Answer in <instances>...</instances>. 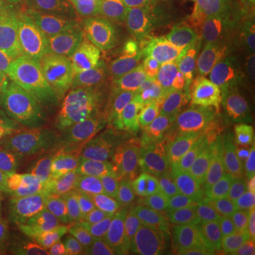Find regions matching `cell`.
<instances>
[{
  "mask_svg": "<svg viewBox=\"0 0 255 255\" xmlns=\"http://www.w3.org/2000/svg\"><path fill=\"white\" fill-rule=\"evenodd\" d=\"M251 44H253V50H254V55H255V20H254V27H253V34H251V41H250Z\"/></svg>",
  "mask_w": 255,
  "mask_h": 255,
  "instance_id": "obj_26",
  "label": "cell"
},
{
  "mask_svg": "<svg viewBox=\"0 0 255 255\" xmlns=\"http://www.w3.org/2000/svg\"><path fill=\"white\" fill-rule=\"evenodd\" d=\"M33 30L37 82L47 110L80 121L95 107L94 75L48 23Z\"/></svg>",
  "mask_w": 255,
  "mask_h": 255,
  "instance_id": "obj_5",
  "label": "cell"
},
{
  "mask_svg": "<svg viewBox=\"0 0 255 255\" xmlns=\"http://www.w3.org/2000/svg\"><path fill=\"white\" fill-rule=\"evenodd\" d=\"M85 147L114 197H122L143 174L149 143L137 115L92 107L81 119Z\"/></svg>",
  "mask_w": 255,
  "mask_h": 255,
  "instance_id": "obj_4",
  "label": "cell"
},
{
  "mask_svg": "<svg viewBox=\"0 0 255 255\" xmlns=\"http://www.w3.org/2000/svg\"><path fill=\"white\" fill-rule=\"evenodd\" d=\"M0 255H18V254L10 253V251H4V250H0Z\"/></svg>",
  "mask_w": 255,
  "mask_h": 255,
  "instance_id": "obj_27",
  "label": "cell"
},
{
  "mask_svg": "<svg viewBox=\"0 0 255 255\" xmlns=\"http://www.w3.org/2000/svg\"><path fill=\"white\" fill-rule=\"evenodd\" d=\"M255 14L244 0H200L199 28L234 44L251 41Z\"/></svg>",
  "mask_w": 255,
  "mask_h": 255,
  "instance_id": "obj_13",
  "label": "cell"
},
{
  "mask_svg": "<svg viewBox=\"0 0 255 255\" xmlns=\"http://www.w3.org/2000/svg\"><path fill=\"white\" fill-rule=\"evenodd\" d=\"M201 100L172 74L145 111L137 115L149 147L186 136L199 124Z\"/></svg>",
  "mask_w": 255,
  "mask_h": 255,
  "instance_id": "obj_10",
  "label": "cell"
},
{
  "mask_svg": "<svg viewBox=\"0 0 255 255\" xmlns=\"http://www.w3.org/2000/svg\"><path fill=\"white\" fill-rule=\"evenodd\" d=\"M24 23V14L11 0H0V31Z\"/></svg>",
  "mask_w": 255,
  "mask_h": 255,
  "instance_id": "obj_22",
  "label": "cell"
},
{
  "mask_svg": "<svg viewBox=\"0 0 255 255\" xmlns=\"http://www.w3.org/2000/svg\"><path fill=\"white\" fill-rule=\"evenodd\" d=\"M11 227L33 246L53 254H75L88 241L82 210L54 183L24 162L1 190Z\"/></svg>",
  "mask_w": 255,
  "mask_h": 255,
  "instance_id": "obj_2",
  "label": "cell"
},
{
  "mask_svg": "<svg viewBox=\"0 0 255 255\" xmlns=\"http://www.w3.org/2000/svg\"><path fill=\"white\" fill-rule=\"evenodd\" d=\"M228 255H255V209L248 214Z\"/></svg>",
  "mask_w": 255,
  "mask_h": 255,
  "instance_id": "obj_21",
  "label": "cell"
},
{
  "mask_svg": "<svg viewBox=\"0 0 255 255\" xmlns=\"http://www.w3.org/2000/svg\"><path fill=\"white\" fill-rule=\"evenodd\" d=\"M0 250L18 255H37L36 246L21 237L9 221L0 216Z\"/></svg>",
  "mask_w": 255,
  "mask_h": 255,
  "instance_id": "obj_20",
  "label": "cell"
},
{
  "mask_svg": "<svg viewBox=\"0 0 255 255\" xmlns=\"http://www.w3.org/2000/svg\"><path fill=\"white\" fill-rule=\"evenodd\" d=\"M48 24L63 37L92 75L110 71L133 57L155 50L149 38L133 33L82 26L58 16Z\"/></svg>",
  "mask_w": 255,
  "mask_h": 255,
  "instance_id": "obj_9",
  "label": "cell"
},
{
  "mask_svg": "<svg viewBox=\"0 0 255 255\" xmlns=\"http://www.w3.org/2000/svg\"><path fill=\"white\" fill-rule=\"evenodd\" d=\"M0 100L23 118L46 111L36 71V37L27 23L0 31Z\"/></svg>",
  "mask_w": 255,
  "mask_h": 255,
  "instance_id": "obj_8",
  "label": "cell"
},
{
  "mask_svg": "<svg viewBox=\"0 0 255 255\" xmlns=\"http://www.w3.org/2000/svg\"><path fill=\"white\" fill-rule=\"evenodd\" d=\"M246 4L248 6V9L253 11V14H255V0H244Z\"/></svg>",
  "mask_w": 255,
  "mask_h": 255,
  "instance_id": "obj_25",
  "label": "cell"
},
{
  "mask_svg": "<svg viewBox=\"0 0 255 255\" xmlns=\"http://www.w3.org/2000/svg\"><path fill=\"white\" fill-rule=\"evenodd\" d=\"M214 246L210 230L193 224L170 240L146 248L137 255H207Z\"/></svg>",
  "mask_w": 255,
  "mask_h": 255,
  "instance_id": "obj_17",
  "label": "cell"
},
{
  "mask_svg": "<svg viewBox=\"0 0 255 255\" xmlns=\"http://www.w3.org/2000/svg\"><path fill=\"white\" fill-rule=\"evenodd\" d=\"M26 122L13 107L0 100V143L13 149L20 128Z\"/></svg>",
  "mask_w": 255,
  "mask_h": 255,
  "instance_id": "obj_19",
  "label": "cell"
},
{
  "mask_svg": "<svg viewBox=\"0 0 255 255\" xmlns=\"http://www.w3.org/2000/svg\"><path fill=\"white\" fill-rule=\"evenodd\" d=\"M166 63L174 78L199 100H220L231 88L230 57L209 34L190 31L173 36L167 43Z\"/></svg>",
  "mask_w": 255,
  "mask_h": 255,
  "instance_id": "obj_6",
  "label": "cell"
},
{
  "mask_svg": "<svg viewBox=\"0 0 255 255\" xmlns=\"http://www.w3.org/2000/svg\"><path fill=\"white\" fill-rule=\"evenodd\" d=\"M224 182H255V145L233 159H228Z\"/></svg>",
  "mask_w": 255,
  "mask_h": 255,
  "instance_id": "obj_18",
  "label": "cell"
},
{
  "mask_svg": "<svg viewBox=\"0 0 255 255\" xmlns=\"http://www.w3.org/2000/svg\"><path fill=\"white\" fill-rule=\"evenodd\" d=\"M201 190L193 176H146L128 197L111 240L114 255H137L197 223Z\"/></svg>",
  "mask_w": 255,
  "mask_h": 255,
  "instance_id": "obj_3",
  "label": "cell"
},
{
  "mask_svg": "<svg viewBox=\"0 0 255 255\" xmlns=\"http://www.w3.org/2000/svg\"><path fill=\"white\" fill-rule=\"evenodd\" d=\"M219 143L228 159L255 145V85L248 92L246 108L221 127Z\"/></svg>",
  "mask_w": 255,
  "mask_h": 255,
  "instance_id": "obj_16",
  "label": "cell"
},
{
  "mask_svg": "<svg viewBox=\"0 0 255 255\" xmlns=\"http://www.w3.org/2000/svg\"><path fill=\"white\" fill-rule=\"evenodd\" d=\"M55 16L82 26L111 28L140 36L149 31L145 10L130 0H54Z\"/></svg>",
  "mask_w": 255,
  "mask_h": 255,
  "instance_id": "obj_11",
  "label": "cell"
},
{
  "mask_svg": "<svg viewBox=\"0 0 255 255\" xmlns=\"http://www.w3.org/2000/svg\"><path fill=\"white\" fill-rule=\"evenodd\" d=\"M255 209V182H224L217 217L210 230L214 244L226 253L234 246L248 214Z\"/></svg>",
  "mask_w": 255,
  "mask_h": 255,
  "instance_id": "obj_14",
  "label": "cell"
},
{
  "mask_svg": "<svg viewBox=\"0 0 255 255\" xmlns=\"http://www.w3.org/2000/svg\"><path fill=\"white\" fill-rule=\"evenodd\" d=\"M55 255H80V254H77V253H75V254H55Z\"/></svg>",
  "mask_w": 255,
  "mask_h": 255,
  "instance_id": "obj_28",
  "label": "cell"
},
{
  "mask_svg": "<svg viewBox=\"0 0 255 255\" xmlns=\"http://www.w3.org/2000/svg\"><path fill=\"white\" fill-rule=\"evenodd\" d=\"M152 23L166 34L190 33L199 28L200 0H136Z\"/></svg>",
  "mask_w": 255,
  "mask_h": 255,
  "instance_id": "obj_15",
  "label": "cell"
},
{
  "mask_svg": "<svg viewBox=\"0 0 255 255\" xmlns=\"http://www.w3.org/2000/svg\"><path fill=\"white\" fill-rule=\"evenodd\" d=\"M13 150L81 210H105L115 200L90 157L78 119L41 111L26 119Z\"/></svg>",
  "mask_w": 255,
  "mask_h": 255,
  "instance_id": "obj_1",
  "label": "cell"
},
{
  "mask_svg": "<svg viewBox=\"0 0 255 255\" xmlns=\"http://www.w3.org/2000/svg\"><path fill=\"white\" fill-rule=\"evenodd\" d=\"M16 6L21 9H34L38 6H47L51 4L54 0H11Z\"/></svg>",
  "mask_w": 255,
  "mask_h": 255,
  "instance_id": "obj_24",
  "label": "cell"
},
{
  "mask_svg": "<svg viewBox=\"0 0 255 255\" xmlns=\"http://www.w3.org/2000/svg\"><path fill=\"white\" fill-rule=\"evenodd\" d=\"M167 75V63L156 50L133 57L110 71L94 75L95 107L140 115Z\"/></svg>",
  "mask_w": 255,
  "mask_h": 255,
  "instance_id": "obj_7",
  "label": "cell"
},
{
  "mask_svg": "<svg viewBox=\"0 0 255 255\" xmlns=\"http://www.w3.org/2000/svg\"><path fill=\"white\" fill-rule=\"evenodd\" d=\"M14 166V150L9 146L0 143V194Z\"/></svg>",
  "mask_w": 255,
  "mask_h": 255,
  "instance_id": "obj_23",
  "label": "cell"
},
{
  "mask_svg": "<svg viewBox=\"0 0 255 255\" xmlns=\"http://www.w3.org/2000/svg\"><path fill=\"white\" fill-rule=\"evenodd\" d=\"M213 150L214 137L209 125L199 122L186 136L149 147L143 174L193 176L207 166Z\"/></svg>",
  "mask_w": 255,
  "mask_h": 255,
  "instance_id": "obj_12",
  "label": "cell"
}]
</instances>
